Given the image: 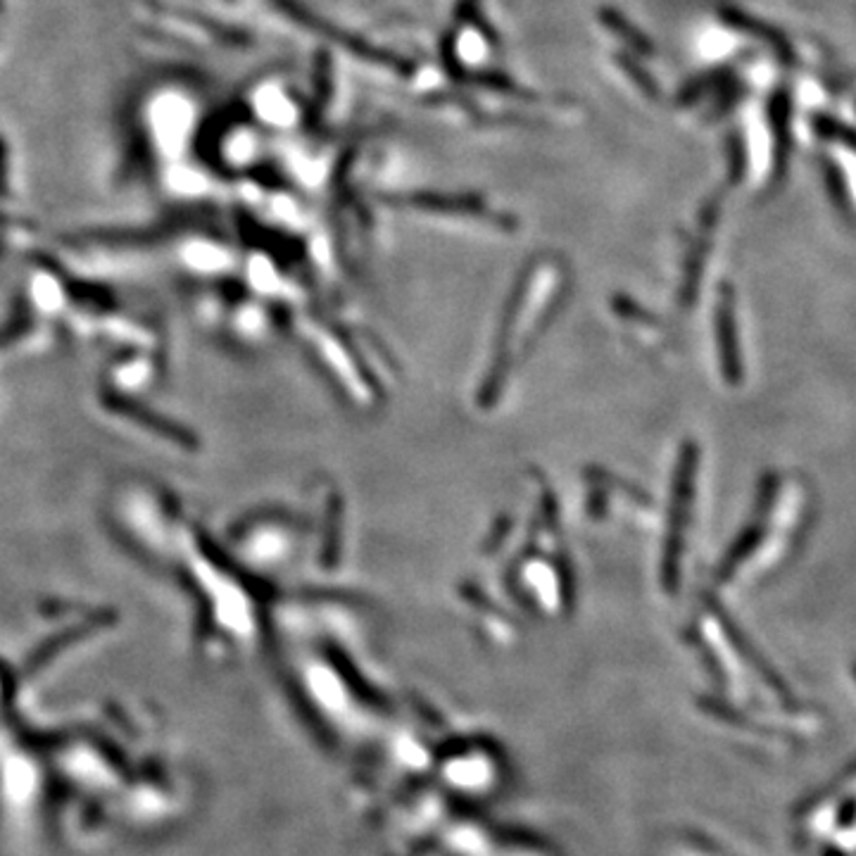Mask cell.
<instances>
[{"mask_svg":"<svg viewBox=\"0 0 856 856\" xmlns=\"http://www.w3.org/2000/svg\"><path fill=\"white\" fill-rule=\"evenodd\" d=\"M600 22H602L604 29L612 31V33H616V37H618L621 41H624V43L633 50V53H649V43L645 41L643 33H637V31L628 24V20H624V17H621L618 12H614V10H610V8H604V10L600 12Z\"/></svg>","mask_w":856,"mask_h":856,"instance_id":"cell-3","label":"cell"},{"mask_svg":"<svg viewBox=\"0 0 856 856\" xmlns=\"http://www.w3.org/2000/svg\"><path fill=\"white\" fill-rule=\"evenodd\" d=\"M718 348L721 357L726 364V374L733 383L741 379V362H737V345H735V319L731 300H724L718 308Z\"/></svg>","mask_w":856,"mask_h":856,"instance_id":"cell-2","label":"cell"},{"mask_svg":"<svg viewBox=\"0 0 856 856\" xmlns=\"http://www.w3.org/2000/svg\"><path fill=\"white\" fill-rule=\"evenodd\" d=\"M402 203L414 208L416 212L441 214V216H474V220H491L497 224V214L485 208L479 198L469 195H412Z\"/></svg>","mask_w":856,"mask_h":856,"instance_id":"cell-1","label":"cell"}]
</instances>
